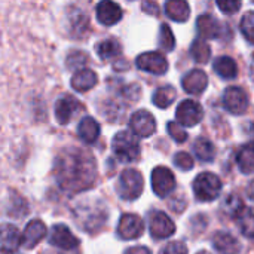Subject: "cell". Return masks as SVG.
I'll return each instance as SVG.
<instances>
[{
    "label": "cell",
    "instance_id": "obj_14",
    "mask_svg": "<svg viewBox=\"0 0 254 254\" xmlns=\"http://www.w3.org/2000/svg\"><path fill=\"white\" fill-rule=\"evenodd\" d=\"M137 67L153 74H165L168 70V61L159 52H144L137 58Z\"/></svg>",
    "mask_w": 254,
    "mask_h": 254
},
{
    "label": "cell",
    "instance_id": "obj_23",
    "mask_svg": "<svg viewBox=\"0 0 254 254\" xmlns=\"http://www.w3.org/2000/svg\"><path fill=\"white\" fill-rule=\"evenodd\" d=\"M237 164L241 173L253 174L254 173V141L243 144L237 152Z\"/></svg>",
    "mask_w": 254,
    "mask_h": 254
},
{
    "label": "cell",
    "instance_id": "obj_21",
    "mask_svg": "<svg viewBox=\"0 0 254 254\" xmlns=\"http://www.w3.org/2000/svg\"><path fill=\"white\" fill-rule=\"evenodd\" d=\"M77 135L83 143L94 144L100 137V124L91 116L83 118L77 125Z\"/></svg>",
    "mask_w": 254,
    "mask_h": 254
},
{
    "label": "cell",
    "instance_id": "obj_42",
    "mask_svg": "<svg viewBox=\"0 0 254 254\" xmlns=\"http://www.w3.org/2000/svg\"><path fill=\"white\" fill-rule=\"evenodd\" d=\"M249 70H250V76H252V79L254 80V52L252 54V57H250V64H249Z\"/></svg>",
    "mask_w": 254,
    "mask_h": 254
},
{
    "label": "cell",
    "instance_id": "obj_35",
    "mask_svg": "<svg viewBox=\"0 0 254 254\" xmlns=\"http://www.w3.org/2000/svg\"><path fill=\"white\" fill-rule=\"evenodd\" d=\"M86 61H88V55L83 54V52H80V51H76V52H71L67 57V63L65 64H67V68L79 71V70L83 68V65L86 64Z\"/></svg>",
    "mask_w": 254,
    "mask_h": 254
},
{
    "label": "cell",
    "instance_id": "obj_12",
    "mask_svg": "<svg viewBox=\"0 0 254 254\" xmlns=\"http://www.w3.org/2000/svg\"><path fill=\"white\" fill-rule=\"evenodd\" d=\"M144 232L143 219L137 214H124L118 223V234L122 240H137Z\"/></svg>",
    "mask_w": 254,
    "mask_h": 254
},
{
    "label": "cell",
    "instance_id": "obj_16",
    "mask_svg": "<svg viewBox=\"0 0 254 254\" xmlns=\"http://www.w3.org/2000/svg\"><path fill=\"white\" fill-rule=\"evenodd\" d=\"M48 235V229L42 220H31L27 223L24 234H22V246L27 250L36 247L45 237Z\"/></svg>",
    "mask_w": 254,
    "mask_h": 254
},
{
    "label": "cell",
    "instance_id": "obj_18",
    "mask_svg": "<svg viewBox=\"0 0 254 254\" xmlns=\"http://www.w3.org/2000/svg\"><path fill=\"white\" fill-rule=\"evenodd\" d=\"M196 30L202 39H217L222 34V24L213 15L205 13V15H201L198 18Z\"/></svg>",
    "mask_w": 254,
    "mask_h": 254
},
{
    "label": "cell",
    "instance_id": "obj_38",
    "mask_svg": "<svg viewBox=\"0 0 254 254\" xmlns=\"http://www.w3.org/2000/svg\"><path fill=\"white\" fill-rule=\"evenodd\" d=\"M216 4L226 15H234L241 9V1H235V0H217Z\"/></svg>",
    "mask_w": 254,
    "mask_h": 254
},
{
    "label": "cell",
    "instance_id": "obj_15",
    "mask_svg": "<svg viewBox=\"0 0 254 254\" xmlns=\"http://www.w3.org/2000/svg\"><path fill=\"white\" fill-rule=\"evenodd\" d=\"M97 19L103 25H115L122 19V9L115 1H100L97 4Z\"/></svg>",
    "mask_w": 254,
    "mask_h": 254
},
{
    "label": "cell",
    "instance_id": "obj_1",
    "mask_svg": "<svg viewBox=\"0 0 254 254\" xmlns=\"http://www.w3.org/2000/svg\"><path fill=\"white\" fill-rule=\"evenodd\" d=\"M54 176L63 190L77 193L89 189L95 183L97 164L89 152L67 147L54 161Z\"/></svg>",
    "mask_w": 254,
    "mask_h": 254
},
{
    "label": "cell",
    "instance_id": "obj_33",
    "mask_svg": "<svg viewBox=\"0 0 254 254\" xmlns=\"http://www.w3.org/2000/svg\"><path fill=\"white\" fill-rule=\"evenodd\" d=\"M158 42H159V46L164 51H167V52H170V51L174 49V46H176V37H174L170 25H167V24H162L161 25V28H159V40Z\"/></svg>",
    "mask_w": 254,
    "mask_h": 254
},
{
    "label": "cell",
    "instance_id": "obj_27",
    "mask_svg": "<svg viewBox=\"0 0 254 254\" xmlns=\"http://www.w3.org/2000/svg\"><path fill=\"white\" fill-rule=\"evenodd\" d=\"M176 97H177V92L173 86L167 85V86H162V88H158L153 94V104L159 109H167L170 107L174 101H176Z\"/></svg>",
    "mask_w": 254,
    "mask_h": 254
},
{
    "label": "cell",
    "instance_id": "obj_8",
    "mask_svg": "<svg viewBox=\"0 0 254 254\" xmlns=\"http://www.w3.org/2000/svg\"><path fill=\"white\" fill-rule=\"evenodd\" d=\"M149 231L152 238L164 240L170 238L176 232V225L164 211H153L149 216Z\"/></svg>",
    "mask_w": 254,
    "mask_h": 254
},
{
    "label": "cell",
    "instance_id": "obj_5",
    "mask_svg": "<svg viewBox=\"0 0 254 254\" xmlns=\"http://www.w3.org/2000/svg\"><path fill=\"white\" fill-rule=\"evenodd\" d=\"M222 192V182L213 173H201L193 180V193L198 201L211 202L219 198Z\"/></svg>",
    "mask_w": 254,
    "mask_h": 254
},
{
    "label": "cell",
    "instance_id": "obj_10",
    "mask_svg": "<svg viewBox=\"0 0 254 254\" xmlns=\"http://www.w3.org/2000/svg\"><path fill=\"white\" fill-rule=\"evenodd\" d=\"M129 127L131 131L143 138L150 137L155 129H156V121L153 118V115L147 110H137L135 113L131 115L129 118Z\"/></svg>",
    "mask_w": 254,
    "mask_h": 254
},
{
    "label": "cell",
    "instance_id": "obj_31",
    "mask_svg": "<svg viewBox=\"0 0 254 254\" xmlns=\"http://www.w3.org/2000/svg\"><path fill=\"white\" fill-rule=\"evenodd\" d=\"M240 231L244 237L254 240V208H247L243 211V214L237 219Z\"/></svg>",
    "mask_w": 254,
    "mask_h": 254
},
{
    "label": "cell",
    "instance_id": "obj_7",
    "mask_svg": "<svg viewBox=\"0 0 254 254\" xmlns=\"http://www.w3.org/2000/svg\"><path fill=\"white\" fill-rule=\"evenodd\" d=\"M152 188L159 198H165L176 189V177L167 167H156L152 171Z\"/></svg>",
    "mask_w": 254,
    "mask_h": 254
},
{
    "label": "cell",
    "instance_id": "obj_22",
    "mask_svg": "<svg viewBox=\"0 0 254 254\" xmlns=\"http://www.w3.org/2000/svg\"><path fill=\"white\" fill-rule=\"evenodd\" d=\"M98 76L89 68H82L76 71L71 77V88L77 92H86L97 85Z\"/></svg>",
    "mask_w": 254,
    "mask_h": 254
},
{
    "label": "cell",
    "instance_id": "obj_43",
    "mask_svg": "<svg viewBox=\"0 0 254 254\" xmlns=\"http://www.w3.org/2000/svg\"><path fill=\"white\" fill-rule=\"evenodd\" d=\"M196 254H210L208 252H199V253H196Z\"/></svg>",
    "mask_w": 254,
    "mask_h": 254
},
{
    "label": "cell",
    "instance_id": "obj_29",
    "mask_svg": "<svg viewBox=\"0 0 254 254\" xmlns=\"http://www.w3.org/2000/svg\"><path fill=\"white\" fill-rule=\"evenodd\" d=\"M95 51L101 60H110L121 54V46L115 39H106V40L97 43Z\"/></svg>",
    "mask_w": 254,
    "mask_h": 254
},
{
    "label": "cell",
    "instance_id": "obj_11",
    "mask_svg": "<svg viewBox=\"0 0 254 254\" xmlns=\"http://www.w3.org/2000/svg\"><path fill=\"white\" fill-rule=\"evenodd\" d=\"M82 103L71 97V95H63L55 103V118L60 125H67L71 118L82 110Z\"/></svg>",
    "mask_w": 254,
    "mask_h": 254
},
{
    "label": "cell",
    "instance_id": "obj_24",
    "mask_svg": "<svg viewBox=\"0 0 254 254\" xmlns=\"http://www.w3.org/2000/svg\"><path fill=\"white\" fill-rule=\"evenodd\" d=\"M165 13L177 22H186L190 16V7L188 1L183 0H170L165 3Z\"/></svg>",
    "mask_w": 254,
    "mask_h": 254
},
{
    "label": "cell",
    "instance_id": "obj_26",
    "mask_svg": "<svg viewBox=\"0 0 254 254\" xmlns=\"http://www.w3.org/2000/svg\"><path fill=\"white\" fill-rule=\"evenodd\" d=\"M193 153H195V156L199 161H202V162H211L216 158V147H214V144L208 138L199 137L193 143Z\"/></svg>",
    "mask_w": 254,
    "mask_h": 254
},
{
    "label": "cell",
    "instance_id": "obj_9",
    "mask_svg": "<svg viewBox=\"0 0 254 254\" xmlns=\"http://www.w3.org/2000/svg\"><path fill=\"white\" fill-rule=\"evenodd\" d=\"M223 106L232 115H243L249 107V95L240 86H229L223 92Z\"/></svg>",
    "mask_w": 254,
    "mask_h": 254
},
{
    "label": "cell",
    "instance_id": "obj_39",
    "mask_svg": "<svg viewBox=\"0 0 254 254\" xmlns=\"http://www.w3.org/2000/svg\"><path fill=\"white\" fill-rule=\"evenodd\" d=\"M159 254H188V247L182 241H171L161 250Z\"/></svg>",
    "mask_w": 254,
    "mask_h": 254
},
{
    "label": "cell",
    "instance_id": "obj_32",
    "mask_svg": "<svg viewBox=\"0 0 254 254\" xmlns=\"http://www.w3.org/2000/svg\"><path fill=\"white\" fill-rule=\"evenodd\" d=\"M89 25L88 16L82 10H76V13L70 15V27H71V34H82Z\"/></svg>",
    "mask_w": 254,
    "mask_h": 254
},
{
    "label": "cell",
    "instance_id": "obj_17",
    "mask_svg": "<svg viewBox=\"0 0 254 254\" xmlns=\"http://www.w3.org/2000/svg\"><path fill=\"white\" fill-rule=\"evenodd\" d=\"M182 85L188 94L198 95V94H202L205 91V88L208 85V76L205 74V71L195 68V70H190L188 74H185Z\"/></svg>",
    "mask_w": 254,
    "mask_h": 254
},
{
    "label": "cell",
    "instance_id": "obj_3",
    "mask_svg": "<svg viewBox=\"0 0 254 254\" xmlns=\"http://www.w3.org/2000/svg\"><path fill=\"white\" fill-rule=\"evenodd\" d=\"M76 219H77L80 229H85L88 232H95L106 222L107 213H106V208L100 202L88 205V204H83L82 201L76 208Z\"/></svg>",
    "mask_w": 254,
    "mask_h": 254
},
{
    "label": "cell",
    "instance_id": "obj_6",
    "mask_svg": "<svg viewBox=\"0 0 254 254\" xmlns=\"http://www.w3.org/2000/svg\"><path fill=\"white\" fill-rule=\"evenodd\" d=\"M204 110L201 104L195 100H183L177 110H176V118L177 122L183 127H195L202 121Z\"/></svg>",
    "mask_w": 254,
    "mask_h": 254
},
{
    "label": "cell",
    "instance_id": "obj_41",
    "mask_svg": "<svg viewBox=\"0 0 254 254\" xmlns=\"http://www.w3.org/2000/svg\"><path fill=\"white\" fill-rule=\"evenodd\" d=\"M127 254H152L150 253V250L149 249H146V247H132V249H129Z\"/></svg>",
    "mask_w": 254,
    "mask_h": 254
},
{
    "label": "cell",
    "instance_id": "obj_36",
    "mask_svg": "<svg viewBox=\"0 0 254 254\" xmlns=\"http://www.w3.org/2000/svg\"><path fill=\"white\" fill-rule=\"evenodd\" d=\"M168 134L173 140H176L177 143H185L188 140V132L182 128V125L179 122H168L167 125Z\"/></svg>",
    "mask_w": 254,
    "mask_h": 254
},
{
    "label": "cell",
    "instance_id": "obj_40",
    "mask_svg": "<svg viewBox=\"0 0 254 254\" xmlns=\"http://www.w3.org/2000/svg\"><path fill=\"white\" fill-rule=\"evenodd\" d=\"M141 7L144 12H147L150 15H158V12H159V6L155 1H144Z\"/></svg>",
    "mask_w": 254,
    "mask_h": 254
},
{
    "label": "cell",
    "instance_id": "obj_25",
    "mask_svg": "<svg viewBox=\"0 0 254 254\" xmlns=\"http://www.w3.org/2000/svg\"><path fill=\"white\" fill-rule=\"evenodd\" d=\"M214 71L223 79H235L238 74V65L231 57H219L213 63Z\"/></svg>",
    "mask_w": 254,
    "mask_h": 254
},
{
    "label": "cell",
    "instance_id": "obj_30",
    "mask_svg": "<svg viewBox=\"0 0 254 254\" xmlns=\"http://www.w3.org/2000/svg\"><path fill=\"white\" fill-rule=\"evenodd\" d=\"M190 55L196 63L205 64L208 63V60L211 58V49L210 45L207 42H204L202 39H196L192 42L190 45Z\"/></svg>",
    "mask_w": 254,
    "mask_h": 254
},
{
    "label": "cell",
    "instance_id": "obj_13",
    "mask_svg": "<svg viewBox=\"0 0 254 254\" xmlns=\"http://www.w3.org/2000/svg\"><path fill=\"white\" fill-rule=\"evenodd\" d=\"M48 240H49L51 246L65 250V252L74 250L79 246V240L71 234V231L65 225H55L52 228Z\"/></svg>",
    "mask_w": 254,
    "mask_h": 254
},
{
    "label": "cell",
    "instance_id": "obj_19",
    "mask_svg": "<svg viewBox=\"0 0 254 254\" xmlns=\"http://www.w3.org/2000/svg\"><path fill=\"white\" fill-rule=\"evenodd\" d=\"M21 246H22V235L19 234V231L12 225L4 223L1 228V253H15Z\"/></svg>",
    "mask_w": 254,
    "mask_h": 254
},
{
    "label": "cell",
    "instance_id": "obj_20",
    "mask_svg": "<svg viewBox=\"0 0 254 254\" xmlns=\"http://www.w3.org/2000/svg\"><path fill=\"white\" fill-rule=\"evenodd\" d=\"M213 246L220 254H238L241 249L240 241L225 231H219L213 235Z\"/></svg>",
    "mask_w": 254,
    "mask_h": 254
},
{
    "label": "cell",
    "instance_id": "obj_34",
    "mask_svg": "<svg viewBox=\"0 0 254 254\" xmlns=\"http://www.w3.org/2000/svg\"><path fill=\"white\" fill-rule=\"evenodd\" d=\"M240 30L250 43H254V10H249L247 13H244V16L241 18Z\"/></svg>",
    "mask_w": 254,
    "mask_h": 254
},
{
    "label": "cell",
    "instance_id": "obj_2",
    "mask_svg": "<svg viewBox=\"0 0 254 254\" xmlns=\"http://www.w3.org/2000/svg\"><path fill=\"white\" fill-rule=\"evenodd\" d=\"M112 150L121 162H134L138 159L141 147L132 131H119L112 140Z\"/></svg>",
    "mask_w": 254,
    "mask_h": 254
},
{
    "label": "cell",
    "instance_id": "obj_4",
    "mask_svg": "<svg viewBox=\"0 0 254 254\" xmlns=\"http://www.w3.org/2000/svg\"><path fill=\"white\" fill-rule=\"evenodd\" d=\"M143 189H144V180L137 170L128 168L121 173L118 180V193L122 199L134 201L140 198Z\"/></svg>",
    "mask_w": 254,
    "mask_h": 254
},
{
    "label": "cell",
    "instance_id": "obj_37",
    "mask_svg": "<svg viewBox=\"0 0 254 254\" xmlns=\"http://www.w3.org/2000/svg\"><path fill=\"white\" fill-rule=\"evenodd\" d=\"M173 161H174V165L177 168H180L182 171H189V170L193 168V158L189 153H186V152L176 153Z\"/></svg>",
    "mask_w": 254,
    "mask_h": 254
},
{
    "label": "cell",
    "instance_id": "obj_28",
    "mask_svg": "<svg viewBox=\"0 0 254 254\" xmlns=\"http://www.w3.org/2000/svg\"><path fill=\"white\" fill-rule=\"evenodd\" d=\"M244 210H246V207H244L243 199L235 193H231L229 196H226L223 204H222V211L228 217H232V219H238Z\"/></svg>",
    "mask_w": 254,
    "mask_h": 254
}]
</instances>
